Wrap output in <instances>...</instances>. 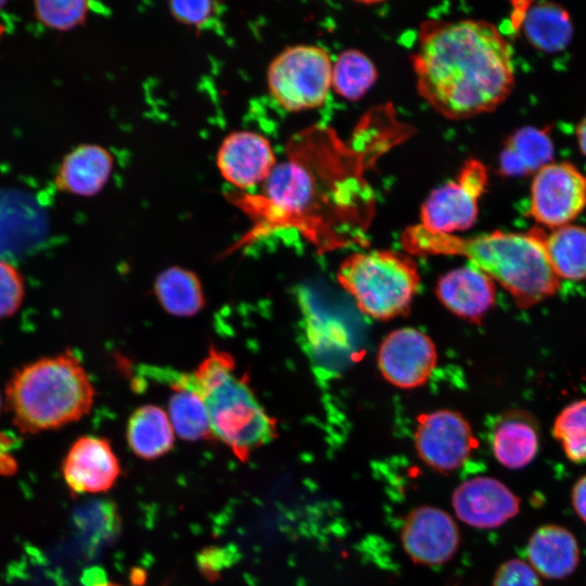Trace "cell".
<instances>
[{
	"label": "cell",
	"mask_w": 586,
	"mask_h": 586,
	"mask_svg": "<svg viewBox=\"0 0 586 586\" xmlns=\"http://www.w3.org/2000/svg\"><path fill=\"white\" fill-rule=\"evenodd\" d=\"M333 62L316 44L286 47L270 62L266 78L270 95L288 112L315 110L331 89Z\"/></svg>",
	"instance_id": "52a82bcc"
},
{
	"label": "cell",
	"mask_w": 586,
	"mask_h": 586,
	"mask_svg": "<svg viewBox=\"0 0 586 586\" xmlns=\"http://www.w3.org/2000/svg\"><path fill=\"white\" fill-rule=\"evenodd\" d=\"M114 166L111 152L85 143L67 153L54 177L58 190L77 196H93L107 183Z\"/></svg>",
	"instance_id": "e0dca14e"
},
{
	"label": "cell",
	"mask_w": 586,
	"mask_h": 586,
	"mask_svg": "<svg viewBox=\"0 0 586 586\" xmlns=\"http://www.w3.org/2000/svg\"><path fill=\"white\" fill-rule=\"evenodd\" d=\"M150 377L168 386L198 393L206 407L213 438L224 443L242 462L278 435L277 420L258 402L246 373L238 374L231 354L209 348L192 372L149 369Z\"/></svg>",
	"instance_id": "277c9868"
},
{
	"label": "cell",
	"mask_w": 586,
	"mask_h": 586,
	"mask_svg": "<svg viewBox=\"0 0 586 586\" xmlns=\"http://www.w3.org/2000/svg\"><path fill=\"white\" fill-rule=\"evenodd\" d=\"M62 474L73 493L98 494L114 486L120 466L107 440L85 435L68 449L63 459Z\"/></svg>",
	"instance_id": "9a60e30c"
},
{
	"label": "cell",
	"mask_w": 586,
	"mask_h": 586,
	"mask_svg": "<svg viewBox=\"0 0 586 586\" xmlns=\"http://www.w3.org/2000/svg\"><path fill=\"white\" fill-rule=\"evenodd\" d=\"M95 586H122L115 583H104V584H97Z\"/></svg>",
	"instance_id": "8d00e7d4"
},
{
	"label": "cell",
	"mask_w": 586,
	"mask_h": 586,
	"mask_svg": "<svg viewBox=\"0 0 586 586\" xmlns=\"http://www.w3.org/2000/svg\"><path fill=\"white\" fill-rule=\"evenodd\" d=\"M437 362L433 341L415 328L388 333L378 351V367L383 378L399 388H416L431 377Z\"/></svg>",
	"instance_id": "7c38bea8"
},
{
	"label": "cell",
	"mask_w": 586,
	"mask_h": 586,
	"mask_svg": "<svg viewBox=\"0 0 586 586\" xmlns=\"http://www.w3.org/2000/svg\"><path fill=\"white\" fill-rule=\"evenodd\" d=\"M571 499L575 513L586 523V474L574 484Z\"/></svg>",
	"instance_id": "1f68e13d"
},
{
	"label": "cell",
	"mask_w": 586,
	"mask_h": 586,
	"mask_svg": "<svg viewBox=\"0 0 586 586\" xmlns=\"http://www.w3.org/2000/svg\"><path fill=\"white\" fill-rule=\"evenodd\" d=\"M94 395L88 373L71 351L25 365L5 387L7 407L24 434L78 421L90 411Z\"/></svg>",
	"instance_id": "5b68a950"
},
{
	"label": "cell",
	"mask_w": 586,
	"mask_h": 586,
	"mask_svg": "<svg viewBox=\"0 0 586 586\" xmlns=\"http://www.w3.org/2000/svg\"><path fill=\"white\" fill-rule=\"evenodd\" d=\"M377 78V67L368 55L357 49H346L333 62L331 87L344 99L358 101Z\"/></svg>",
	"instance_id": "484cf974"
},
{
	"label": "cell",
	"mask_w": 586,
	"mask_h": 586,
	"mask_svg": "<svg viewBox=\"0 0 586 586\" xmlns=\"http://www.w3.org/2000/svg\"><path fill=\"white\" fill-rule=\"evenodd\" d=\"M410 61L419 95L448 119L494 111L514 85L512 48L487 21L423 22Z\"/></svg>",
	"instance_id": "7a4b0ae2"
},
{
	"label": "cell",
	"mask_w": 586,
	"mask_h": 586,
	"mask_svg": "<svg viewBox=\"0 0 586 586\" xmlns=\"http://www.w3.org/2000/svg\"><path fill=\"white\" fill-rule=\"evenodd\" d=\"M168 417L175 433L186 441L213 438L211 423L202 397L183 386H169Z\"/></svg>",
	"instance_id": "d4e9b609"
},
{
	"label": "cell",
	"mask_w": 586,
	"mask_h": 586,
	"mask_svg": "<svg viewBox=\"0 0 586 586\" xmlns=\"http://www.w3.org/2000/svg\"><path fill=\"white\" fill-rule=\"evenodd\" d=\"M543 242L557 277L570 281L586 280V228L569 224L546 231Z\"/></svg>",
	"instance_id": "603a6c76"
},
{
	"label": "cell",
	"mask_w": 586,
	"mask_h": 586,
	"mask_svg": "<svg viewBox=\"0 0 586 586\" xmlns=\"http://www.w3.org/2000/svg\"><path fill=\"white\" fill-rule=\"evenodd\" d=\"M8 0H0V9L7 3Z\"/></svg>",
	"instance_id": "f35d334b"
},
{
	"label": "cell",
	"mask_w": 586,
	"mask_h": 586,
	"mask_svg": "<svg viewBox=\"0 0 586 586\" xmlns=\"http://www.w3.org/2000/svg\"><path fill=\"white\" fill-rule=\"evenodd\" d=\"M586 207V175L569 162H550L533 177L530 216L542 227L559 228Z\"/></svg>",
	"instance_id": "9c48e42d"
},
{
	"label": "cell",
	"mask_w": 586,
	"mask_h": 586,
	"mask_svg": "<svg viewBox=\"0 0 586 586\" xmlns=\"http://www.w3.org/2000/svg\"><path fill=\"white\" fill-rule=\"evenodd\" d=\"M411 256H461L500 284L520 308H530L551 297L560 279L547 257L543 228L527 232L495 230L474 237L430 231L420 224L406 228L400 237Z\"/></svg>",
	"instance_id": "3957f363"
},
{
	"label": "cell",
	"mask_w": 586,
	"mask_h": 586,
	"mask_svg": "<svg viewBox=\"0 0 586 586\" xmlns=\"http://www.w3.org/2000/svg\"><path fill=\"white\" fill-rule=\"evenodd\" d=\"M34 8L42 25L55 30H69L86 21L89 0H34Z\"/></svg>",
	"instance_id": "83f0119b"
},
{
	"label": "cell",
	"mask_w": 586,
	"mask_h": 586,
	"mask_svg": "<svg viewBox=\"0 0 586 586\" xmlns=\"http://www.w3.org/2000/svg\"><path fill=\"white\" fill-rule=\"evenodd\" d=\"M526 555L530 565L548 579L570 576L579 563V547L574 534L557 524H546L531 535Z\"/></svg>",
	"instance_id": "ac0fdd59"
},
{
	"label": "cell",
	"mask_w": 586,
	"mask_h": 586,
	"mask_svg": "<svg viewBox=\"0 0 586 586\" xmlns=\"http://www.w3.org/2000/svg\"><path fill=\"white\" fill-rule=\"evenodd\" d=\"M173 17L180 24L201 30L215 23L220 14V0H168Z\"/></svg>",
	"instance_id": "f1b7e54d"
},
{
	"label": "cell",
	"mask_w": 586,
	"mask_h": 586,
	"mask_svg": "<svg viewBox=\"0 0 586 586\" xmlns=\"http://www.w3.org/2000/svg\"><path fill=\"white\" fill-rule=\"evenodd\" d=\"M16 470L15 460L10 455L0 454V474H10Z\"/></svg>",
	"instance_id": "836d02e7"
},
{
	"label": "cell",
	"mask_w": 586,
	"mask_h": 586,
	"mask_svg": "<svg viewBox=\"0 0 586 586\" xmlns=\"http://www.w3.org/2000/svg\"><path fill=\"white\" fill-rule=\"evenodd\" d=\"M413 442L418 457L440 473L460 468L479 445L468 420L449 409L420 415Z\"/></svg>",
	"instance_id": "30bf717a"
},
{
	"label": "cell",
	"mask_w": 586,
	"mask_h": 586,
	"mask_svg": "<svg viewBox=\"0 0 586 586\" xmlns=\"http://www.w3.org/2000/svg\"><path fill=\"white\" fill-rule=\"evenodd\" d=\"M434 291L446 309L474 323L484 318L496 301L495 281L470 264L441 276Z\"/></svg>",
	"instance_id": "2e32d148"
},
{
	"label": "cell",
	"mask_w": 586,
	"mask_h": 586,
	"mask_svg": "<svg viewBox=\"0 0 586 586\" xmlns=\"http://www.w3.org/2000/svg\"><path fill=\"white\" fill-rule=\"evenodd\" d=\"M1 408H2V398H1V395H0V412H1Z\"/></svg>",
	"instance_id": "ab89813d"
},
{
	"label": "cell",
	"mask_w": 586,
	"mask_h": 586,
	"mask_svg": "<svg viewBox=\"0 0 586 586\" xmlns=\"http://www.w3.org/2000/svg\"><path fill=\"white\" fill-rule=\"evenodd\" d=\"M488 184V169L476 160L466 161L455 180L432 191L421 206L420 225L438 233L456 234L477 219L479 204Z\"/></svg>",
	"instance_id": "ba28073f"
},
{
	"label": "cell",
	"mask_w": 586,
	"mask_h": 586,
	"mask_svg": "<svg viewBox=\"0 0 586 586\" xmlns=\"http://www.w3.org/2000/svg\"><path fill=\"white\" fill-rule=\"evenodd\" d=\"M25 296V281L21 271L0 258V320L13 316Z\"/></svg>",
	"instance_id": "f546056e"
},
{
	"label": "cell",
	"mask_w": 586,
	"mask_h": 586,
	"mask_svg": "<svg viewBox=\"0 0 586 586\" xmlns=\"http://www.w3.org/2000/svg\"><path fill=\"white\" fill-rule=\"evenodd\" d=\"M457 518L476 528L504 525L520 511V498L502 482L475 476L458 485L451 496Z\"/></svg>",
	"instance_id": "4fadbf2b"
},
{
	"label": "cell",
	"mask_w": 586,
	"mask_h": 586,
	"mask_svg": "<svg viewBox=\"0 0 586 586\" xmlns=\"http://www.w3.org/2000/svg\"><path fill=\"white\" fill-rule=\"evenodd\" d=\"M491 445L495 458L504 467H526L536 457L539 447L535 419L521 410L504 413L492 430Z\"/></svg>",
	"instance_id": "d6986e66"
},
{
	"label": "cell",
	"mask_w": 586,
	"mask_h": 586,
	"mask_svg": "<svg viewBox=\"0 0 586 586\" xmlns=\"http://www.w3.org/2000/svg\"><path fill=\"white\" fill-rule=\"evenodd\" d=\"M221 177L240 191L262 184L277 160L270 141L251 130H235L221 141L216 156Z\"/></svg>",
	"instance_id": "5bb4252c"
},
{
	"label": "cell",
	"mask_w": 586,
	"mask_h": 586,
	"mask_svg": "<svg viewBox=\"0 0 586 586\" xmlns=\"http://www.w3.org/2000/svg\"><path fill=\"white\" fill-rule=\"evenodd\" d=\"M358 3H362V4H375V3H380V2H383L385 0H354Z\"/></svg>",
	"instance_id": "d590c367"
},
{
	"label": "cell",
	"mask_w": 586,
	"mask_h": 586,
	"mask_svg": "<svg viewBox=\"0 0 586 586\" xmlns=\"http://www.w3.org/2000/svg\"><path fill=\"white\" fill-rule=\"evenodd\" d=\"M552 434L572 462H586V399L563 408L553 422Z\"/></svg>",
	"instance_id": "4316f807"
},
{
	"label": "cell",
	"mask_w": 586,
	"mask_h": 586,
	"mask_svg": "<svg viewBox=\"0 0 586 586\" xmlns=\"http://www.w3.org/2000/svg\"><path fill=\"white\" fill-rule=\"evenodd\" d=\"M493 586H543L538 573L520 559L505 561L497 569Z\"/></svg>",
	"instance_id": "4dcf8cb0"
},
{
	"label": "cell",
	"mask_w": 586,
	"mask_h": 586,
	"mask_svg": "<svg viewBox=\"0 0 586 586\" xmlns=\"http://www.w3.org/2000/svg\"><path fill=\"white\" fill-rule=\"evenodd\" d=\"M11 444L12 440L4 433L0 432V454L7 453L10 449Z\"/></svg>",
	"instance_id": "e575fe53"
},
{
	"label": "cell",
	"mask_w": 586,
	"mask_h": 586,
	"mask_svg": "<svg viewBox=\"0 0 586 586\" xmlns=\"http://www.w3.org/2000/svg\"><path fill=\"white\" fill-rule=\"evenodd\" d=\"M402 126L381 113L362 119L349 141L328 127L313 126L289 142L260 194H240L234 203L254 222L249 239L294 229L319 253L368 244L374 193L367 173L404 137Z\"/></svg>",
	"instance_id": "6da1fadb"
},
{
	"label": "cell",
	"mask_w": 586,
	"mask_h": 586,
	"mask_svg": "<svg viewBox=\"0 0 586 586\" xmlns=\"http://www.w3.org/2000/svg\"><path fill=\"white\" fill-rule=\"evenodd\" d=\"M552 156L553 143L547 127H522L505 142L499 155L498 173L505 177L535 174L550 163Z\"/></svg>",
	"instance_id": "ffe728a7"
},
{
	"label": "cell",
	"mask_w": 586,
	"mask_h": 586,
	"mask_svg": "<svg viewBox=\"0 0 586 586\" xmlns=\"http://www.w3.org/2000/svg\"><path fill=\"white\" fill-rule=\"evenodd\" d=\"M336 278L361 313L383 321L407 315L420 284L412 256L393 250L354 252Z\"/></svg>",
	"instance_id": "8992f818"
},
{
	"label": "cell",
	"mask_w": 586,
	"mask_h": 586,
	"mask_svg": "<svg viewBox=\"0 0 586 586\" xmlns=\"http://www.w3.org/2000/svg\"><path fill=\"white\" fill-rule=\"evenodd\" d=\"M521 25L528 43L546 53L564 50L574 33L569 12L560 4L550 1L531 5Z\"/></svg>",
	"instance_id": "44dd1931"
},
{
	"label": "cell",
	"mask_w": 586,
	"mask_h": 586,
	"mask_svg": "<svg viewBox=\"0 0 586 586\" xmlns=\"http://www.w3.org/2000/svg\"><path fill=\"white\" fill-rule=\"evenodd\" d=\"M576 140L582 154L586 156V115L577 124Z\"/></svg>",
	"instance_id": "d6a6232c"
},
{
	"label": "cell",
	"mask_w": 586,
	"mask_h": 586,
	"mask_svg": "<svg viewBox=\"0 0 586 586\" xmlns=\"http://www.w3.org/2000/svg\"><path fill=\"white\" fill-rule=\"evenodd\" d=\"M400 542L417 564L438 566L450 561L460 547V532L454 518L434 506L416 507L400 528Z\"/></svg>",
	"instance_id": "8fae6325"
},
{
	"label": "cell",
	"mask_w": 586,
	"mask_h": 586,
	"mask_svg": "<svg viewBox=\"0 0 586 586\" xmlns=\"http://www.w3.org/2000/svg\"><path fill=\"white\" fill-rule=\"evenodd\" d=\"M126 435L133 454L146 460L164 456L175 442L168 413L155 405H143L132 412Z\"/></svg>",
	"instance_id": "7402d4cb"
},
{
	"label": "cell",
	"mask_w": 586,
	"mask_h": 586,
	"mask_svg": "<svg viewBox=\"0 0 586 586\" xmlns=\"http://www.w3.org/2000/svg\"><path fill=\"white\" fill-rule=\"evenodd\" d=\"M154 292L163 308L174 316L191 317L205 306L199 277L179 266L168 267L156 277Z\"/></svg>",
	"instance_id": "cb8c5ba5"
},
{
	"label": "cell",
	"mask_w": 586,
	"mask_h": 586,
	"mask_svg": "<svg viewBox=\"0 0 586 586\" xmlns=\"http://www.w3.org/2000/svg\"><path fill=\"white\" fill-rule=\"evenodd\" d=\"M4 31H5V28H4V26L0 23V40H1L2 36L4 35Z\"/></svg>",
	"instance_id": "74e56055"
}]
</instances>
